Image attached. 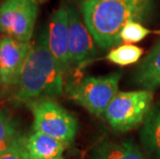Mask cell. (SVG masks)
<instances>
[{
    "label": "cell",
    "instance_id": "1",
    "mask_svg": "<svg viewBox=\"0 0 160 159\" xmlns=\"http://www.w3.org/2000/svg\"><path fill=\"white\" fill-rule=\"evenodd\" d=\"M64 92V72L49 47L48 28H43L31 43L29 54L11 91L12 99L28 103L40 98L60 97Z\"/></svg>",
    "mask_w": 160,
    "mask_h": 159
},
{
    "label": "cell",
    "instance_id": "2",
    "mask_svg": "<svg viewBox=\"0 0 160 159\" xmlns=\"http://www.w3.org/2000/svg\"><path fill=\"white\" fill-rule=\"evenodd\" d=\"M147 3L142 0H84L81 12L97 47L107 51L122 42L120 32L128 22L142 20Z\"/></svg>",
    "mask_w": 160,
    "mask_h": 159
},
{
    "label": "cell",
    "instance_id": "3",
    "mask_svg": "<svg viewBox=\"0 0 160 159\" xmlns=\"http://www.w3.org/2000/svg\"><path fill=\"white\" fill-rule=\"evenodd\" d=\"M121 72L99 77H86L66 86V92L74 102L96 117H103L108 104L119 92Z\"/></svg>",
    "mask_w": 160,
    "mask_h": 159
},
{
    "label": "cell",
    "instance_id": "4",
    "mask_svg": "<svg viewBox=\"0 0 160 159\" xmlns=\"http://www.w3.org/2000/svg\"><path fill=\"white\" fill-rule=\"evenodd\" d=\"M153 91H119L108 104L103 118L116 131L126 132L144 123L153 106Z\"/></svg>",
    "mask_w": 160,
    "mask_h": 159
},
{
    "label": "cell",
    "instance_id": "5",
    "mask_svg": "<svg viewBox=\"0 0 160 159\" xmlns=\"http://www.w3.org/2000/svg\"><path fill=\"white\" fill-rule=\"evenodd\" d=\"M33 116V130L57 138L67 147L74 142L79 124L76 117L55 98H40L26 103Z\"/></svg>",
    "mask_w": 160,
    "mask_h": 159
},
{
    "label": "cell",
    "instance_id": "6",
    "mask_svg": "<svg viewBox=\"0 0 160 159\" xmlns=\"http://www.w3.org/2000/svg\"><path fill=\"white\" fill-rule=\"evenodd\" d=\"M42 0H2L0 2V34L21 42H31Z\"/></svg>",
    "mask_w": 160,
    "mask_h": 159
},
{
    "label": "cell",
    "instance_id": "7",
    "mask_svg": "<svg viewBox=\"0 0 160 159\" xmlns=\"http://www.w3.org/2000/svg\"><path fill=\"white\" fill-rule=\"evenodd\" d=\"M68 13V55L69 69L86 65L96 56V42L73 6L66 5Z\"/></svg>",
    "mask_w": 160,
    "mask_h": 159
},
{
    "label": "cell",
    "instance_id": "8",
    "mask_svg": "<svg viewBox=\"0 0 160 159\" xmlns=\"http://www.w3.org/2000/svg\"><path fill=\"white\" fill-rule=\"evenodd\" d=\"M32 42L0 35V76L5 93H11L29 54Z\"/></svg>",
    "mask_w": 160,
    "mask_h": 159
},
{
    "label": "cell",
    "instance_id": "9",
    "mask_svg": "<svg viewBox=\"0 0 160 159\" xmlns=\"http://www.w3.org/2000/svg\"><path fill=\"white\" fill-rule=\"evenodd\" d=\"M68 38V13L66 5H63L51 15L48 25V39L51 52L64 74L69 70Z\"/></svg>",
    "mask_w": 160,
    "mask_h": 159
},
{
    "label": "cell",
    "instance_id": "10",
    "mask_svg": "<svg viewBox=\"0 0 160 159\" xmlns=\"http://www.w3.org/2000/svg\"><path fill=\"white\" fill-rule=\"evenodd\" d=\"M25 146L30 159H64L67 147L63 142L37 130L25 137Z\"/></svg>",
    "mask_w": 160,
    "mask_h": 159
},
{
    "label": "cell",
    "instance_id": "11",
    "mask_svg": "<svg viewBox=\"0 0 160 159\" xmlns=\"http://www.w3.org/2000/svg\"><path fill=\"white\" fill-rule=\"evenodd\" d=\"M87 159H150L138 145L130 140L108 141L97 144Z\"/></svg>",
    "mask_w": 160,
    "mask_h": 159
},
{
    "label": "cell",
    "instance_id": "12",
    "mask_svg": "<svg viewBox=\"0 0 160 159\" xmlns=\"http://www.w3.org/2000/svg\"><path fill=\"white\" fill-rule=\"evenodd\" d=\"M137 87L146 90H155L160 87V39L142 60L132 76Z\"/></svg>",
    "mask_w": 160,
    "mask_h": 159
},
{
    "label": "cell",
    "instance_id": "13",
    "mask_svg": "<svg viewBox=\"0 0 160 159\" xmlns=\"http://www.w3.org/2000/svg\"><path fill=\"white\" fill-rule=\"evenodd\" d=\"M139 140L145 153L150 158L160 159V98L153 103L142 125Z\"/></svg>",
    "mask_w": 160,
    "mask_h": 159
},
{
    "label": "cell",
    "instance_id": "14",
    "mask_svg": "<svg viewBox=\"0 0 160 159\" xmlns=\"http://www.w3.org/2000/svg\"><path fill=\"white\" fill-rule=\"evenodd\" d=\"M24 137L18 120L12 112L5 107L0 109V154L9 150Z\"/></svg>",
    "mask_w": 160,
    "mask_h": 159
},
{
    "label": "cell",
    "instance_id": "15",
    "mask_svg": "<svg viewBox=\"0 0 160 159\" xmlns=\"http://www.w3.org/2000/svg\"><path fill=\"white\" fill-rule=\"evenodd\" d=\"M142 53L144 51L139 47L131 43H125L111 50L107 55V59L117 65L127 66L137 63L142 58Z\"/></svg>",
    "mask_w": 160,
    "mask_h": 159
},
{
    "label": "cell",
    "instance_id": "16",
    "mask_svg": "<svg viewBox=\"0 0 160 159\" xmlns=\"http://www.w3.org/2000/svg\"><path fill=\"white\" fill-rule=\"evenodd\" d=\"M151 31L138 21H130L122 28L120 32L121 42L126 43H137L145 39Z\"/></svg>",
    "mask_w": 160,
    "mask_h": 159
},
{
    "label": "cell",
    "instance_id": "17",
    "mask_svg": "<svg viewBox=\"0 0 160 159\" xmlns=\"http://www.w3.org/2000/svg\"><path fill=\"white\" fill-rule=\"evenodd\" d=\"M25 137L9 150L0 154V159H30L28 152L26 150Z\"/></svg>",
    "mask_w": 160,
    "mask_h": 159
},
{
    "label": "cell",
    "instance_id": "18",
    "mask_svg": "<svg viewBox=\"0 0 160 159\" xmlns=\"http://www.w3.org/2000/svg\"><path fill=\"white\" fill-rule=\"evenodd\" d=\"M3 94H5V90H4V87H3V84H2L1 76H0V98L3 96Z\"/></svg>",
    "mask_w": 160,
    "mask_h": 159
},
{
    "label": "cell",
    "instance_id": "19",
    "mask_svg": "<svg viewBox=\"0 0 160 159\" xmlns=\"http://www.w3.org/2000/svg\"><path fill=\"white\" fill-rule=\"evenodd\" d=\"M142 1H146V2H148V1H149V0H142Z\"/></svg>",
    "mask_w": 160,
    "mask_h": 159
}]
</instances>
